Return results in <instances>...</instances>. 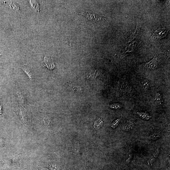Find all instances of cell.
<instances>
[{"mask_svg": "<svg viewBox=\"0 0 170 170\" xmlns=\"http://www.w3.org/2000/svg\"><path fill=\"white\" fill-rule=\"evenodd\" d=\"M139 25L137 24L135 31L125 42L124 50L121 56L122 58L134 51L139 43Z\"/></svg>", "mask_w": 170, "mask_h": 170, "instance_id": "6da1fadb", "label": "cell"}, {"mask_svg": "<svg viewBox=\"0 0 170 170\" xmlns=\"http://www.w3.org/2000/svg\"><path fill=\"white\" fill-rule=\"evenodd\" d=\"M159 60L156 55H155L153 58L148 62L145 63L144 67L149 70H153L156 69L158 65Z\"/></svg>", "mask_w": 170, "mask_h": 170, "instance_id": "7a4b0ae2", "label": "cell"}, {"mask_svg": "<svg viewBox=\"0 0 170 170\" xmlns=\"http://www.w3.org/2000/svg\"><path fill=\"white\" fill-rule=\"evenodd\" d=\"M168 31L166 28L158 27L153 31L152 36L155 38H162L167 35Z\"/></svg>", "mask_w": 170, "mask_h": 170, "instance_id": "3957f363", "label": "cell"}, {"mask_svg": "<svg viewBox=\"0 0 170 170\" xmlns=\"http://www.w3.org/2000/svg\"><path fill=\"white\" fill-rule=\"evenodd\" d=\"M17 113L22 122L24 124H26L27 120L26 113L22 108H20L18 109Z\"/></svg>", "mask_w": 170, "mask_h": 170, "instance_id": "277c9868", "label": "cell"}, {"mask_svg": "<svg viewBox=\"0 0 170 170\" xmlns=\"http://www.w3.org/2000/svg\"><path fill=\"white\" fill-rule=\"evenodd\" d=\"M44 61L46 65V66L50 70L54 68V65L53 60L49 57L45 56L44 58Z\"/></svg>", "mask_w": 170, "mask_h": 170, "instance_id": "5b68a950", "label": "cell"}, {"mask_svg": "<svg viewBox=\"0 0 170 170\" xmlns=\"http://www.w3.org/2000/svg\"><path fill=\"white\" fill-rule=\"evenodd\" d=\"M44 167L49 170H62L60 166L55 162L50 163L48 164L44 165Z\"/></svg>", "mask_w": 170, "mask_h": 170, "instance_id": "8992f818", "label": "cell"}, {"mask_svg": "<svg viewBox=\"0 0 170 170\" xmlns=\"http://www.w3.org/2000/svg\"><path fill=\"white\" fill-rule=\"evenodd\" d=\"M159 153V150L158 148H157L155 150L153 155L151 158L147 161L148 165L151 166L153 162L155 161L156 158Z\"/></svg>", "mask_w": 170, "mask_h": 170, "instance_id": "52a82bcc", "label": "cell"}, {"mask_svg": "<svg viewBox=\"0 0 170 170\" xmlns=\"http://www.w3.org/2000/svg\"><path fill=\"white\" fill-rule=\"evenodd\" d=\"M154 100L155 103L157 105H161L162 101V96L160 92H158L155 94Z\"/></svg>", "mask_w": 170, "mask_h": 170, "instance_id": "ba28073f", "label": "cell"}, {"mask_svg": "<svg viewBox=\"0 0 170 170\" xmlns=\"http://www.w3.org/2000/svg\"><path fill=\"white\" fill-rule=\"evenodd\" d=\"M103 120L100 118H99L96 120L94 125V128L95 130L99 129L103 125Z\"/></svg>", "mask_w": 170, "mask_h": 170, "instance_id": "9c48e42d", "label": "cell"}, {"mask_svg": "<svg viewBox=\"0 0 170 170\" xmlns=\"http://www.w3.org/2000/svg\"><path fill=\"white\" fill-rule=\"evenodd\" d=\"M137 114L140 118L145 120H149L151 118V116L146 112H137Z\"/></svg>", "mask_w": 170, "mask_h": 170, "instance_id": "30bf717a", "label": "cell"}, {"mask_svg": "<svg viewBox=\"0 0 170 170\" xmlns=\"http://www.w3.org/2000/svg\"><path fill=\"white\" fill-rule=\"evenodd\" d=\"M26 74L28 76L29 78L31 80L32 79V74L29 68L26 65H22L20 67Z\"/></svg>", "mask_w": 170, "mask_h": 170, "instance_id": "8fae6325", "label": "cell"}, {"mask_svg": "<svg viewBox=\"0 0 170 170\" xmlns=\"http://www.w3.org/2000/svg\"><path fill=\"white\" fill-rule=\"evenodd\" d=\"M120 89L122 91H125L128 89V82L123 79H120Z\"/></svg>", "mask_w": 170, "mask_h": 170, "instance_id": "7c38bea8", "label": "cell"}, {"mask_svg": "<svg viewBox=\"0 0 170 170\" xmlns=\"http://www.w3.org/2000/svg\"><path fill=\"white\" fill-rule=\"evenodd\" d=\"M141 84L144 90L145 91H148L150 88V83L148 80L144 78L141 81Z\"/></svg>", "mask_w": 170, "mask_h": 170, "instance_id": "4fadbf2b", "label": "cell"}, {"mask_svg": "<svg viewBox=\"0 0 170 170\" xmlns=\"http://www.w3.org/2000/svg\"><path fill=\"white\" fill-rule=\"evenodd\" d=\"M122 105L119 103H114L109 105L110 108L113 110H118L121 109Z\"/></svg>", "mask_w": 170, "mask_h": 170, "instance_id": "5bb4252c", "label": "cell"}, {"mask_svg": "<svg viewBox=\"0 0 170 170\" xmlns=\"http://www.w3.org/2000/svg\"><path fill=\"white\" fill-rule=\"evenodd\" d=\"M134 126V123L131 122H128L125 127L126 131H128L132 129Z\"/></svg>", "mask_w": 170, "mask_h": 170, "instance_id": "9a60e30c", "label": "cell"}, {"mask_svg": "<svg viewBox=\"0 0 170 170\" xmlns=\"http://www.w3.org/2000/svg\"><path fill=\"white\" fill-rule=\"evenodd\" d=\"M120 120L119 118L115 120L111 123L110 127L113 129L116 128L120 122Z\"/></svg>", "mask_w": 170, "mask_h": 170, "instance_id": "2e32d148", "label": "cell"}, {"mask_svg": "<svg viewBox=\"0 0 170 170\" xmlns=\"http://www.w3.org/2000/svg\"><path fill=\"white\" fill-rule=\"evenodd\" d=\"M160 137V135L158 133H154L150 135L149 139H156Z\"/></svg>", "mask_w": 170, "mask_h": 170, "instance_id": "e0dca14e", "label": "cell"}, {"mask_svg": "<svg viewBox=\"0 0 170 170\" xmlns=\"http://www.w3.org/2000/svg\"><path fill=\"white\" fill-rule=\"evenodd\" d=\"M3 113L2 108L0 105V115H1Z\"/></svg>", "mask_w": 170, "mask_h": 170, "instance_id": "ac0fdd59", "label": "cell"}]
</instances>
